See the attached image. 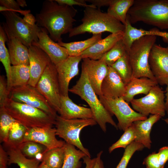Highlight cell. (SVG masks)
<instances>
[{
	"instance_id": "cell-25",
	"label": "cell",
	"mask_w": 168,
	"mask_h": 168,
	"mask_svg": "<svg viewBox=\"0 0 168 168\" xmlns=\"http://www.w3.org/2000/svg\"><path fill=\"white\" fill-rule=\"evenodd\" d=\"M7 35V44L11 64L12 65H29L28 48L16 38L10 35Z\"/></svg>"
},
{
	"instance_id": "cell-6",
	"label": "cell",
	"mask_w": 168,
	"mask_h": 168,
	"mask_svg": "<svg viewBox=\"0 0 168 168\" xmlns=\"http://www.w3.org/2000/svg\"><path fill=\"white\" fill-rule=\"evenodd\" d=\"M156 38L155 36H144L135 40L131 45L127 52L133 77H146L156 81L150 67L149 57Z\"/></svg>"
},
{
	"instance_id": "cell-28",
	"label": "cell",
	"mask_w": 168,
	"mask_h": 168,
	"mask_svg": "<svg viewBox=\"0 0 168 168\" xmlns=\"http://www.w3.org/2000/svg\"><path fill=\"white\" fill-rule=\"evenodd\" d=\"M8 156V165L17 164L20 168H38L40 161L35 158L28 159L17 147L7 148Z\"/></svg>"
},
{
	"instance_id": "cell-29",
	"label": "cell",
	"mask_w": 168,
	"mask_h": 168,
	"mask_svg": "<svg viewBox=\"0 0 168 168\" xmlns=\"http://www.w3.org/2000/svg\"><path fill=\"white\" fill-rule=\"evenodd\" d=\"M30 77L29 65H12L11 67L10 91L14 87L28 84Z\"/></svg>"
},
{
	"instance_id": "cell-31",
	"label": "cell",
	"mask_w": 168,
	"mask_h": 168,
	"mask_svg": "<svg viewBox=\"0 0 168 168\" xmlns=\"http://www.w3.org/2000/svg\"><path fill=\"white\" fill-rule=\"evenodd\" d=\"M26 157L35 158L42 161L45 153L48 149L44 145L33 141L23 142L17 147Z\"/></svg>"
},
{
	"instance_id": "cell-50",
	"label": "cell",
	"mask_w": 168,
	"mask_h": 168,
	"mask_svg": "<svg viewBox=\"0 0 168 168\" xmlns=\"http://www.w3.org/2000/svg\"><path fill=\"white\" fill-rule=\"evenodd\" d=\"M165 91V105L166 109V112L168 114V84L166 85Z\"/></svg>"
},
{
	"instance_id": "cell-23",
	"label": "cell",
	"mask_w": 168,
	"mask_h": 168,
	"mask_svg": "<svg viewBox=\"0 0 168 168\" xmlns=\"http://www.w3.org/2000/svg\"><path fill=\"white\" fill-rule=\"evenodd\" d=\"M158 84L157 82L146 77H133L126 85L125 93L122 97L129 104L134 96L139 94L147 95L151 89Z\"/></svg>"
},
{
	"instance_id": "cell-21",
	"label": "cell",
	"mask_w": 168,
	"mask_h": 168,
	"mask_svg": "<svg viewBox=\"0 0 168 168\" xmlns=\"http://www.w3.org/2000/svg\"><path fill=\"white\" fill-rule=\"evenodd\" d=\"M58 113L60 117L67 119H94L93 114L90 108L77 105L68 96H61L60 106Z\"/></svg>"
},
{
	"instance_id": "cell-4",
	"label": "cell",
	"mask_w": 168,
	"mask_h": 168,
	"mask_svg": "<svg viewBox=\"0 0 168 168\" xmlns=\"http://www.w3.org/2000/svg\"><path fill=\"white\" fill-rule=\"evenodd\" d=\"M69 92L78 96L87 103L92 111L94 119L104 132L107 131V123L118 129L112 115L98 98L83 70L82 69L79 79L74 86L69 89Z\"/></svg>"
},
{
	"instance_id": "cell-5",
	"label": "cell",
	"mask_w": 168,
	"mask_h": 168,
	"mask_svg": "<svg viewBox=\"0 0 168 168\" xmlns=\"http://www.w3.org/2000/svg\"><path fill=\"white\" fill-rule=\"evenodd\" d=\"M4 106L8 114L27 129L52 127L55 125L56 118L39 109L15 101L10 98Z\"/></svg>"
},
{
	"instance_id": "cell-13",
	"label": "cell",
	"mask_w": 168,
	"mask_h": 168,
	"mask_svg": "<svg viewBox=\"0 0 168 168\" xmlns=\"http://www.w3.org/2000/svg\"><path fill=\"white\" fill-rule=\"evenodd\" d=\"M149 63L152 72L158 84H168V46L163 47L155 44L149 57Z\"/></svg>"
},
{
	"instance_id": "cell-38",
	"label": "cell",
	"mask_w": 168,
	"mask_h": 168,
	"mask_svg": "<svg viewBox=\"0 0 168 168\" xmlns=\"http://www.w3.org/2000/svg\"><path fill=\"white\" fill-rule=\"evenodd\" d=\"M136 138L135 128L132 124L126 129L119 139L113 144L109 148L110 153L118 148L125 149L128 146L135 141Z\"/></svg>"
},
{
	"instance_id": "cell-30",
	"label": "cell",
	"mask_w": 168,
	"mask_h": 168,
	"mask_svg": "<svg viewBox=\"0 0 168 168\" xmlns=\"http://www.w3.org/2000/svg\"><path fill=\"white\" fill-rule=\"evenodd\" d=\"M65 156L61 168H79L81 166L80 160L86 155L75 147L67 143L64 144Z\"/></svg>"
},
{
	"instance_id": "cell-22",
	"label": "cell",
	"mask_w": 168,
	"mask_h": 168,
	"mask_svg": "<svg viewBox=\"0 0 168 168\" xmlns=\"http://www.w3.org/2000/svg\"><path fill=\"white\" fill-rule=\"evenodd\" d=\"M125 29L124 32L122 41L128 52L133 43L139 38L147 35L159 36L162 37L163 41L168 43V32L160 31L156 28L150 30L138 29L133 26L128 18L127 17L125 24Z\"/></svg>"
},
{
	"instance_id": "cell-45",
	"label": "cell",
	"mask_w": 168,
	"mask_h": 168,
	"mask_svg": "<svg viewBox=\"0 0 168 168\" xmlns=\"http://www.w3.org/2000/svg\"><path fill=\"white\" fill-rule=\"evenodd\" d=\"M8 156L1 145H0V168H7L8 164Z\"/></svg>"
},
{
	"instance_id": "cell-35",
	"label": "cell",
	"mask_w": 168,
	"mask_h": 168,
	"mask_svg": "<svg viewBox=\"0 0 168 168\" xmlns=\"http://www.w3.org/2000/svg\"><path fill=\"white\" fill-rule=\"evenodd\" d=\"M15 120L8 114L4 106H0V141L4 144L8 141L9 133Z\"/></svg>"
},
{
	"instance_id": "cell-15",
	"label": "cell",
	"mask_w": 168,
	"mask_h": 168,
	"mask_svg": "<svg viewBox=\"0 0 168 168\" xmlns=\"http://www.w3.org/2000/svg\"><path fill=\"white\" fill-rule=\"evenodd\" d=\"M82 59L80 56H69L65 59L55 65L62 96H68L69 82L72 78L78 74L79 64Z\"/></svg>"
},
{
	"instance_id": "cell-51",
	"label": "cell",
	"mask_w": 168,
	"mask_h": 168,
	"mask_svg": "<svg viewBox=\"0 0 168 168\" xmlns=\"http://www.w3.org/2000/svg\"><path fill=\"white\" fill-rule=\"evenodd\" d=\"M16 1L20 7H24L27 6L26 2L25 0H17Z\"/></svg>"
},
{
	"instance_id": "cell-9",
	"label": "cell",
	"mask_w": 168,
	"mask_h": 168,
	"mask_svg": "<svg viewBox=\"0 0 168 168\" xmlns=\"http://www.w3.org/2000/svg\"><path fill=\"white\" fill-rule=\"evenodd\" d=\"M99 99L105 109L118 120V129L124 131L135 121L144 120L147 117L132 109L122 97L112 98L103 95Z\"/></svg>"
},
{
	"instance_id": "cell-52",
	"label": "cell",
	"mask_w": 168,
	"mask_h": 168,
	"mask_svg": "<svg viewBox=\"0 0 168 168\" xmlns=\"http://www.w3.org/2000/svg\"><path fill=\"white\" fill-rule=\"evenodd\" d=\"M38 168H50L44 162H41L38 166Z\"/></svg>"
},
{
	"instance_id": "cell-26",
	"label": "cell",
	"mask_w": 168,
	"mask_h": 168,
	"mask_svg": "<svg viewBox=\"0 0 168 168\" xmlns=\"http://www.w3.org/2000/svg\"><path fill=\"white\" fill-rule=\"evenodd\" d=\"M102 39V34H100L93 35L91 37L84 40L69 43L61 41L57 43L66 49L69 56H80L82 53Z\"/></svg>"
},
{
	"instance_id": "cell-34",
	"label": "cell",
	"mask_w": 168,
	"mask_h": 168,
	"mask_svg": "<svg viewBox=\"0 0 168 168\" xmlns=\"http://www.w3.org/2000/svg\"><path fill=\"white\" fill-rule=\"evenodd\" d=\"M64 156V145L62 147L48 149L44 154L42 162L50 168H61Z\"/></svg>"
},
{
	"instance_id": "cell-40",
	"label": "cell",
	"mask_w": 168,
	"mask_h": 168,
	"mask_svg": "<svg viewBox=\"0 0 168 168\" xmlns=\"http://www.w3.org/2000/svg\"><path fill=\"white\" fill-rule=\"evenodd\" d=\"M0 11L1 12L5 11H12L17 12L24 16L30 13V10H22L17 1L14 0H0Z\"/></svg>"
},
{
	"instance_id": "cell-18",
	"label": "cell",
	"mask_w": 168,
	"mask_h": 168,
	"mask_svg": "<svg viewBox=\"0 0 168 168\" xmlns=\"http://www.w3.org/2000/svg\"><path fill=\"white\" fill-rule=\"evenodd\" d=\"M40 28V30L38 34V40L33 42L32 45L37 46L44 51L55 65L66 59L69 55L66 49L53 40L49 36L46 29Z\"/></svg>"
},
{
	"instance_id": "cell-48",
	"label": "cell",
	"mask_w": 168,
	"mask_h": 168,
	"mask_svg": "<svg viewBox=\"0 0 168 168\" xmlns=\"http://www.w3.org/2000/svg\"><path fill=\"white\" fill-rule=\"evenodd\" d=\"M102 151H100L97 155L96 162L93 168H104L103 162L101 159Z\"/></svg>"
},
{
	"instance_id": "cell-42",
	"label": "cell",
	"mask_w": 168,
	"mask_h": 168,
	"mask_svg": "<svg viewBox=\"0 0 168 168\" xmlns=\"http://www.w3.org/2000/svg\"><path fill=\"white\" fill-rule=\"evenodd\" d=\"M143 164L146 168H161L158 153L153 152L149 154L144 159Z\"/></svg>"
},
{
	"instance_id": "cell-1",
	"label": "cell",
	"mask_w": 168,
	"mask_h": 168,
	"mask_svg": "<svg viewBox=\"0 0 168 168\" xmlns=\"http://www.w3.org/2000/svg\"><path fill=\"white\" fill-rule=\"evenodd\" d=\"M77 12L73 7L59 4L55 0H46L36 14V22L39 27L46 29L53 40L58 42L62 41V35L73 29Z\"/></svg>"
},
{
	"instance_id": "cell-8",
	"label": "cell",
	"mask_w": 168,
	"mask_h": 168,
	"mask_svg": "<svg viewBox=\"0 0 168 168\" xmlns=\"http://www.w3.org/2000/svg\"><path fill=\"white\" fill-rule=\"evenodd\" d=\"M96 124L94 119H67L57 115L55 125L56 135L63 139L66 143L77 147L91 157L89 151L82 145L80 135L84 128Z\"/></svg>"
},
{
	"instance_id": "cell-24",
	"label": "cell",
	"mask_w": 168,
	"mask_h": 168,
	"mask_svg": "<svg viewBox=\"0 0 168 168\" xmlns=\"http://www.w3.org/2000/svg\"><path fill=\"white\" fill-rule=\"evenodd\" d=\"M161 117L159 115L151 114L145 120L134 121L132 124L136 131L135 141L142 144L145 147L150 149L152 143L150 135L152 127Z\"/></svg>"
},
{
	"instance_id": "cell-16",
	"label": "cell",
	"mask_w": 168,
	"mask_h": 168,
	"mask_svg": "<svg viewBox=\"0 0 168 168\" xmlns=\"http://www.w3.org/2000/svg\"><path fill=\"white\" fill-rule=\"evenodd\" d=\"M30 77L28 84L35 87L48 65L51 62L48 55L37 46L28 48Z\"/></svg>"
},
{
	"instance_id": "cell-20",
	"label": "cell",
	"mask_w": 168,
	"mask_h": 168,
	"mask_svg": "<svg viewBox=\"0 0 168 168\" xmlns=\"http://www.w3.org/2000/svg\"><path fill=\"white\" fill-rule=\"evenodd\" d=\"M124 32L111 34L102 39L82 53V58H89L95 60L100 59L102 56L119 41L122 39Z\"/></svg>"
},
{
	"instance_id": "cell-11",
	"label": "cell",
	"mask_w": 168,
	"mask_h": 168,
	"mask_svg": "<svg viewBox=\"0 0 168 168\" xmlns=\"http://www.w3.org/2000/svg\"><path fill=\"white\" fill-rule=\"evenodd\" d=\"M165 97V92L157 85L145 96L133 99L130 103L135 111L144 116L151 114L163 117L166 112Z\"/></svg>"
},
{
	"instance_id": "cell-37",
	"label": "cell",
	"mask_w": 168,
	"mask_h": 168,
	"mask_svg": "<svg viewBox=\"0 0 168 168\" xmlns=\"http://www.w3.org/2000/svg\"><path fill=\"white\" fill-rule=\"evenodd\" d=\"M127 51L126 47L122 39L118 41L100 59L103 60L108 66L121 58Z\"/></svg>"
},
{
	"instance_id": "cell-14",
	"label": "cell",
	"mask_w": 168,
	"mask_h": 168,
	"mask_svg": "<svg viewBox=\"0 0 168 168\" xmlns=\"http://www.w3.org/2000/svg\"><path fill=\"white\" fill-rule=\"evenodd\" d=\"M82 69L86 73L88 80L97 95H102L101 86L106 76L108 66L103 60H95L89 58H82Z\"/></svg>"
},
{
	"instance_id": "cell-33",
	"label": "cell",
	"mask_w": 168,
	"mask_h": 168,
	"mask_svg": "<svg viewBox=\"0 0 168 168\" xmlns=\"http://www.w3.org/2000/svg\"><path fill=\"white\" fill-rule=\"evenodd\" d=\"M126 85L133 77L132 68L126 51L124 55L111 66Z\"/></svg>"
},
{
	"instance_id": "cell-36",
	"label": "cell",
	"mask_w": 168,
	"mask_h": 168,
	"mask_svg": "<svg viewBox=\"0 0 168 168\" xmlns=\"http://www.w3.org/2000/svg\"><path fill=\"white\" fill-rule=\"evenodd\" d=\"M27 129L16 121L10 129L7 142L4 144L7 148L17 147L23 140Z\"/></svg>"
},
{
	"instance_id": "cell-19",
	"label": "cell",
	"mask_w": 168,
	"mask_h": 168,
	"mask_svg": "<svg viewBox=\"0 0 168 168\" xmlns=\"http://www.w3.org/2000/svg\"><path fill=\"white\" fill-rule=\"evenodd\" d=\"M126 85L116 71L108 66L107 74L101 85L102 95L112 98L122 97L125 91Z\"/></svg>"
},
{
	"instance_id": "cell-49",
	"label": "cell",
	"mask_w": 168,
	"mask_h": 168,
	"mask_svg": "<svg viewBox=\"0 0 168 168\" xmlns=\"http://www.w3.org/2000/svg\"><path fill=\"white\" fill-rule=\"evenodd\" d=\"M23 18L25 21L30 24L35 25L36 24L35 17L30 13L25 15Z\"/></svg>"
},
{
	"instance_id": "cell-41",
	"label": "cell",
	"mask_w": 168,
	"mask_h": 168,
	"mask_svg": "<svg viewBox=\"0 0 168 168\" xmlns=\"http://www.w3.org/2000/svg\"><path fill=\"white\" fill-rule=\"evenodd\" d=\"M10 92L7 89V79L3 76L0 77V106H4L9 98Z\"/></svg>"
},
{
	"instance_id": "cell-17",
	"label": "cell",
	"mask_w": 168,
	"mask_h": 168,
	"mask_svg": "<svg viewBox=\"0 0 168 168\" xmlns=\"http://www.w3.org/2000/svg\"><path fill=\"white\" fill-rule=\"evenodd\" d=\"M56 135L55 128H34L26 129L23 142H34L44 145L48 149L62 147L66 142L58 140Z\"/></svg>"
},
{
	"instance_id": "cell-43",
	"label": "cell",
	"mask_w": 168,
	"mask_h": 168,
	"mask_svg": "<svg viewBox=\"0 0 168 168\" xmlns=\"http://www.w3.org/2000/svg\"><path fill=\"white\" fill-rule=\"evenodd\" d=\"M55 1L59 4L65 5L72 7L74 5H78L84 7L85 8L88 7L94 6L91 4H87L86 1L84 0H55Z\"/></svg>"
},
{
	"instance_id": "cell-44",
	"label": "cell",
	"mask_w": 168,
	"mask_h": 168,
	"mask_svg": "<svg viewBox=\"0 0 168 168\" xmlns=\"http://www.w3.org/2000/svg\"><path fill=\"white\" fill-rule=\"evenodd\" d=\"M158 154L161 168H164L166 163L168 161V146L160 148Z\"/></svg>"
},
{
	"instance_id": "cell-2",
	"label": "cell",
	"mask_w": 168,
	"mask_h": 168,
	"mask_svg": "<svg viewBox=\"0 0 168 168\" xmlns=\"http://www.w3.org/2000/svg\"><path fill=\"white\" fill-rule=\"evenodd\" d=\"M127 16L131 24L142 22L168 30V0H134Z\"/></svg>"
},
{
	"instance_id": "cell-7",
	"label": "cell",
	"mask_w": 168,
	"mask_h": 168,
	"mask_svg": "<svg viewBox=\"0 0 168 168\" xmlns=\"http://www.w3.org/2000/svg\"><path fill=\"white\" fill-rule=\"evenodd\" d=\"M1 13L6 21L2 26L7 35L16 38L28 48L33 42L38 41V34L41 28L37 24L28 23L14 12L7 11Z\"/></svg>"
},
{
	"instance_id": "cell-27",
	"label": "cell",
	"mask_w": 168,
	"mask_h": 168,
	"mask_svg": "<svg viewBox=\"0 0 168 168\" xmlns=\"http://www.w3.org/2000/svg\"><path fill=\"white\" fill-rule=\"evenodd\" d=\"M134 0H111L107 13L125 25L128 12Z\"/></svg>"
},
{
	"instance_id": "cell-3",
	"label": "cell",
	"mask_w": 168,
	"mask_h": 168,
	"mask_svg": "<svg viewBox=\"0 0 168 168\" xmlns=\"http://www.w3.org/2000/svg\"><path fill=\"white\" fill-rule=\"evenodd\" d=\"M83 14L82 23L73 28L69 33V37L86 33L94 35L105 32L112 34L124 31V25L95 7H85Z\"/></svg>"
},
{
	"instance_id": "cell-53",
	"label": "cell",
	"mask_w": 168,
	"mask_h": 168,
	"mask_svg": "<svg viewBox=\"0 0 168 168\" xmlns=\"http://www.w3.org/2000/svg\"><path fill=\"white\" fill-rule=\"evenodd\" d=\"M164 120L168 125V118L164 119Z\"/></svg>"
},
{
	"instance_id": "cell-47",
	"label": "cell",
	"mask_w": 168,
	"mask_h": 168,
	"mask_svg": "<svg viewBox=\"0 0 168 168\" xmlns=\"http://www.w3.org/2000/svg\"><path fill=\"white\" fill-rule=\"evenodd\" d=\"M83 162L85 164V168H93L96 162V157L91 159L86 156L83 158Z\"/></svg>"
},
{
	"instance_id": "cell-39",
	"label": "cell",
	"mask_w": 168,
	"mask_h": 168,
	"mask_svg": "<svg viewBox=\"0 0 168 168\" xmlns=\"http://www.w3.org/2000/svg\"><path fill=\"white\" fill-rule=\"evenodd\" d=\"M144 147L142 144L134 141L125 149L123 156L116 168H127L133 155L137 151L142 150Z\"/></svg>"
},
{
	"instance_id": "cell-12",
	"label": "cell",
	"mask_w": 168,
	"mask_h": 168,
	"mask_svg": "<svg viewBox=\"0 0 168 168\" xmlns=\"http://www.w3.org/2000/svg\"><path fill=\"white\" fill-rule=\"evenodd\" d=\"M9 98L16 102L40 109L56 118L57 112L35 87L28 84L12 88Z\"/></svg>"
},
{
	"instance_id": "cell-32",
	"label": "cell",
	"mask_w": 168,
	"mask_h": 168,
	"mask_svg": "<svg viewBox=\"0 0 168 168\" xmlns=\"http://www.w3.org/2000/svg\"><path fill=\"white\" fill-rule=\"evenodd\" d=\"M7 38L2 26H0V61L3 64L6 74L7 89L10 92L11 63L8 49L5 45Z\"/></svg>"
},
{
	"instance_id": "cell-46",
	"label": "cell",
	"mask_w": 168,
	"mask_h": 168,
	"mask_svg": "<svg viewBox=\"0 0 168 168\" xmlns=\"http://www.w3.org/2000/svg\"><path fill=\"white\" fill-rule=\"evenodd\" d=\"M85 1L100 9L102 7L109 6L111 0H86Z\"/></svg>"
},
{
	"instance_id": "cell-10",
	"label": "cell",
	"mask_w": 168,
	"mask_h": 168,
	"mask_svg": "<svg viewBox=\"0 0 168 168\" xmlns=\"http://www.w3.org/2000/svg\"><path fill=\"white\" fill-rule=\"evenodd\" d=\"M35 87L58 113L62 95L57 70L52 62L46 68Z\"/></svg>"
}]
</instances>
